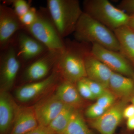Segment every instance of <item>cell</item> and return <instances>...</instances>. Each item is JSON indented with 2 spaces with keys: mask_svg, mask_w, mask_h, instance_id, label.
<instances>
[{
  "mask_svg": "<svg viewBox=\"0 0 134 134\" xmlns=\"http://www.w3.org/2000/svg\"><path fill=\"white\" fill-rule=\"evenodd\" d=\"M19 106L8 91L1 90L0 93V133H10ZM10 134V133H9Z\"/></svg>",
  "mask_w": 134,
  "mask_h": 134,
  "instance_id": "cell-14",
  "label": "cell"
},
{
  "mask_svg": "<svg viewBox=\"0 0 134 134\" xmlns=\"http://www.w3.org/2000/svg\"><path fill=\"white\" fill-rule=\"evenodd\" d=\"M108 90L120 99L130 100L134 91L132 78L113 72L108 85Z\"/></svg>",
  "mask_w": 134,
  "mask_h": 134,
  "instance_id": "cell-17",
  "label": "cell"
},
{
  "mask_svg": "<svg viewBox=\"0 0 134 134\" xmlns=\"http://www.w3.org/2000/svg\"><path fill=\"white\" fill-rule=\"evenodd\" d=\"M130 16L129 21L127 25L134 31V14Z\"/></svg>",
  "mask_w": 134,
  "mask_h": 134,
  "instance_id": "cell-32",
  "label": "cell"
},
{
  "mask_svg": "<svg viewBox=\"0 0 134 134\" xmlns=\"http://www.w3.org/2000/svg\"><path fill=\"white\" fill-rule=\"evenodd\" d=\"M24 26L20 18L13 8L8 5H0V49H5L18 31L23 30Z\"/></svg>",
  "mask_w": 134,
  "mask_h": 134,
  "instance_id": "cell-11",
  "label": "cell"
},
{
  "mask_svg": "<svg viewBox=\"0 0 134 134\" xmlns=\"http://www.w3.org/2000/svg\"><path fill=\"white\" fill-rule=\"evenodd\" d=\"M118 8L129 16L134 14V0H122Z\"/></svg>",
  "mask_w": 134,
  "mask_h": 134,
  "instance_id": "cell-28",
  "label": "cell"
},
{
  "mask_svg": "<svg viewBox=\"0 0 134 134\" xmlns=\"http://www.w3.org/2000/svg\"><path fill=\"white\" fill-rule=\"evenodd\" d=\"M3 3L5 5H12L13 9L19 18L26 14L31 7V2L25 0H8L4 1Z\"/></svg>",
  "mask_w": 134,
  "mask_h": 134,
  "instance_id": "cell-22",
  "label": "cell"
},
{
  "mask_svg": "<svg viewBox=\"0 0 134 134\" xmlns=\"http://www.w3.org/2000/svg\"><path fill=\"white\" fill-rule=\"evenodd\" d=\"M83 11L113 31L127 25L130 16L108 0H85Z\"/></svg>",
  "mask_w": 134,
  "mask_h": 134,
  "instance_id": "cell-5",
  "label": "cell"
},
{
  "mask_svg": "<svg viewBox=\"0 0 134 134\" xmlns=\"http://www.w3.org/2000/svg\"><path fill=\"white\" fill-rule=\"evenodd\" d=\"M107 110L95 103L86 108L85 115L90 120L95 119L101 116Z\"/></svg>",
  "mask_w": 134,
  "mask_h": 134,
  "instance_id": "cell-25",
  "label": "cell"
},
{
  "mask_svg": "<svg viewBox=\"0 0 134 134\" xmlns=\"http://www.w3.org/2000/svg\"><path fill=\"white\" fill-rule=\"evenodd\" d=\"M65 42L56 68L62 79L76 83L86 77L85 61L91 47L76 40H67Z\"/></svg>",
  "mask_w": 134,
  "mask_h": 134,
  "instance_id": "cell-1",
  "label": "cell"
},
{
  "mask_svg": "<svg viewBox=\"0 0 134 134\" xmlns=\"http://www.w3.org/2000/svg\"><path fill=\"white\" fill-rule=\"evenodd\" d=\"M73 34L75 40L78 42L97 44L119 52V42L114 31L83 12Z\"/></svg>",
  "mask_w": 134,
  "mask_h": 134,
  "instance_id": "cell-2",
  "label": "cell"
},
{
  "mask_svg": "<svg viewBox=\"0 0 134 134\" xmlns=\"http://www.w3.org/2000/svg\"><path fill=\"white\" fill-rule=\"evenodd\" d=\"M129 100L120 99L116 101L100 117L91 120V126L100 134H114L123 119V111Z\"/></svg>",
  "mask_w": 134,
  "mask_h": 134,
  "instance_id": "cell-10",
  "label": "cell"
},
{
  "mask_svg": "<svg viewBox=\"0 0 134 134\" xmlns=\"http://www.w3.org/2000/svg\"><path fill=\"white\" fill-rule=\"evenodd\" d=\"M130 100L132 102V104H133L134 105V95L132 96V97L130 98Z\"/></svg>",
  "mask_w": 134,
  "mask_h": 134,
  "instance_id": "cell-33",
  "label": "cell"
},
{
  "mask_svg": "<svg viewBox=\"0 0 134 134\" xmlns=\"http://www.w3.org/2000/svg\"><path fill=\"white\" fill-rule=\"evenodd\" d=\"M22 64L11 43L0 54L1 90L8 91L14 86Z\"/></svg>",
  "mask_w": 134,
  "mask_h": 134,
  "instance_id": "cell-8",
  "label": "cell"
},
{
  "mask_svg": "<svg viewBox=\"0 0 134 134\" xmlns=\"http://www.w3.org/2000/svg\"><path fill=\"white\" fill-rule=\"evenodd\" d=\"M38 125L33 107L19 106L9 134H26Z\"/></svg>",
  "mask_w": 134,
  "mask_h": 134,
  "instance_id": "cell-16",
  "label": "cell"
},
{
  "mask_svg": "<svg viewBox=\"0 0 134 134\" xmlns=\"http://www.w3.org/2000/svg\"><path fill=\"white\" fill-rule=\"evenodd\" d=\"M37 10L35 8L31 7L26 14L20 18L24 28L30 26L35 22L37 18Z\"/></svg>",
  "mask_w": 134,
  "mask_h": 134,
  "instance_id": "cell-27",
  "label": "cell"
},
{
  "mask_svg": "<svg viewBox=\"0 0 134 134\" xmlns=\"http://www.w3.org/2000/svg\"><path fill=\"white\" fill-rule=\"evenodd\" d=\"M132 79H133V82H134V76L133 77V78H132ZM133 95H134V91L133 93V95H132V96H133Z\"/></svg>",
  "mask_w": 134,
  "mask_h": 134,
  "instance_id": "cell-34",
  "label": "cell"
},
{
  "mask_svg": "<svg viewBox=\"0 0 134 134\" xmlns=\"http://www.w3.org/2000/svg\"><path fill=\"white\" fill-rule=\"evenodd\" d=\"M119 45V52L134 68V31L125 25L114 31Z\"/></svg>",
  "mask_w": 134,
  "mask_h": 134,
  "instance_id": "cell-18",
  "label": "cell"
},
{
  "mask_svg": "<svg viewBox=\"0 0 134 134\" xmlns=\"http://www.w3.org/2000/svg\"><path fill=\"white\" fill-rule=\"evenodd\" d=\"M65 105L55 94L40 100L33 106L39 125L48 126Z\"/></svg>",
  "mask_w": 134,
  "mask_h": 134,
  "instance_id": "cell-13",
  "label": "cell"
},
{
  "mask_svg": "<svg viewBox=\"0 0 134 134\" xmlns=\"http://www.w3.org/2000/svg\"><path fill=\"white\" fill-rule=\"evenodd\" d=\"M59 134H94L86 125L81 113L76 109L66 128Z\"/></svg>",
  "mask_w": 134,
  "mask_h": 134,
  "instance_id": "cell-21",
  "label": "cell"
},
{
  "mask_svg": "<svg viewBox=\"0 0 134 134\" xmlns=\"http://www.w3.org/2000/svg\"><path fill=\"white\" fill-rule=\"evenodd\" d=\"M10 43L14 47L17 57L22 65L29 64L49 50L24 30L17 32Z\"/></svg>",
  "mask_w": 134,
  "mask_h": 134,
  "instance_id": "cell-6",
  "label": "cell"
},
{
  "mask_svg": "<svg viewBox=\"0 0 134 134\" xmlns=\"http://www.w3.org/2000/svg\"><path fill=\"white\" fill-rule=\"evenodd\" d=\"M55 95L65 104L78 109L83 103L75 83L63 79L57 86Z\"/></svg>",
  "mask_w": 134,
  "mask_h": 134,
  "instance_id": "cell-19",
  "label": "cell"
},
{
  "mask_svg": "<svg viewBox=\"0 0 134 134\" xmlns=\"http://www.w3.org/2000/svg\"><path fill=\"white\" fill-rule=\"evenodd\" d=\"M23 30L38 40L49 50L63 51L65 47V40L59 33L52 20L47 8L37 10L36 21Z\"/></svg>",
  "mask_w": 134,
  "mask_h": 134,
  "instance_id": "cell-4",
  "label": "cell"
},
{
  "mask_svg": "<svg viewBox=\"0 0 134 134\" xmlns=\"http://www.w3.org/2000/svg\"><path fill=\"white\" fill-rule=\"evenodd\" d=\"M75 85L78 92L82 98L90 100L97 99L83 78L77 82Z\"/></svg>",
  "mask_w": 134,
  "mask_h": 134,
  "instance_id": "cell-24",
  "label": "cell"
},
{
  "mask_svg": "<svg viewBox=\"0 0 134 134\" xmlns=\"http://www.w3.org/2000/svg\"><path fill=\"white\" fill-rule=\"evenodd\" d=\"M47 8L60 36L74 33L83 12L78 0H47Z\"/></svg>",
  "mask_w": 134,
  "mask_h": 134,
  "instance_id": "cell-3",
  "label": "cell"
},
{
  "mask_svg": "<svg viewBox=\"0 0 134 134\" xmlns=\"http://www.w3.org/2000/svg\"><path fill=\"white\" fill-rule=\"evenodd\" d=\"M126 126L129 131H134V116L127 120Z\"/></svg>",
  "mask_w": 134,
  "mask_h": 134,
  "instance_id": "cell-31",
  "label": "cell"
},
{
  "mask_svg": "<svg viewBox=\"0 0 134 134\" xmlns=\"http://www.w3.org/2000/svg\"><path fill=\"white\" fill-rule=\"evenodd\" d=\"M90 52L113 72L132 78L134 76L133 67L119 52L110 50L97 44H92Z\"/></svg>",
  "mask_w": 134,
  "mask_h": 134,
  "instance_id": "cell-9",
  "label": "cell"
},
{
  "mask_svg": "<svg viewBox=\"0 0 134 134\" xmlns=\"http://www.w3.org/2000/svg\"><path fill=\"white\" fill-rule=\"evenodd\" d=\"M123 118L128 119L134 116V105L133 104L127 105L123 112Z\"/></svg>",
  "mask_w": 134,
  "mask_h": 134,
  "instance_id": "cell-30",
  "label": "cell"
},
{
  "mask_svg": "<svg viewBox=\"0 0 134 134\" xmlns=\"http://www.w3.org/2000/svg\"><path fill=\"white\" fill-rule=\"evenodd\" d=\"M63 51L48 50L29 63L23 73L22 80L27 83L46 78L55 68Z\"/></svg>",
  "mask_w": 134,
  "mask_h": 134,
  "instance_id": "cell-7",
  "label": "cell"
},
{
  "mask_svg": "<svg viewBox=\"0 0 134 134\" xmlns=\"http://www.w3.org/2000/svg\"><path fill=\"white\" fill-rule=\"evenodd\" d=\"M61 78L55 66L52 72L46 78L38 81L24 84L18 88L15 92L16 98L22 103L29 102L56 85Z\"/></svg>",
  "mask_w": 134,
  "mask_h": 134,
  "instance_id": "cell-12",
  "label": "cell"
},
{
  "mask_svg": "<svg viewBox=\"0 0 134 134\" xmlns=\"http://www.w3.org/2000/svg\"><path fill=\"white\" fill-rule=\"evenodd\" d=\"M26 134H54L48 127L38 125L36 128Z\"/></svg>",
  "mask_w": 134,
  "mask_h": 134,
  "instance_id": "cell-29",
  "label": "cell"
},
{
  "mask_svg": "<svg viewBox=\"0 0 134 134\" xmlns=\"http://www.w3.org/2000/svg\"><path fill=\"white\" fill-rule=\"evenodd\" d=\"M76 109L78 108L65 105L60 112L47 127L54 134L62 133L69 124Z\"/></svg>",
  "mask_w": 134,
  "mask_h": 134,
  "instance_id": "cell-20",
  "label": "cell"
},
{
  "mask_svg": "<svg viewBox=\"0 0 134 134\" xmlns=\"http://www.w3.org/2000/svg\"><path fill=\"white\" fill-rule=\"evenodd\" d=\"M116 98L115 95L108 90L97 99L96 103L101 107L107 110L116 102Z\"/></svg>",
  "mask_w": 134,
  "mask_h": 134,
  "instance_id": "cell-23",
  "label": "cell"
},
{
  "mask_svg": "<svg viewBox=\"0 0 134 134\" xmlns=\"http://www.w3.org/2000/svg\"><path fill=\"white\" fill-rule=\"evenodd\" d=\"M90 51L86 54L85 61L86 77L108 89L109 81L113 71L93 56Z\"/></svg>",
  "mask_w": 134,
  "mask_h": 134,
  "instance_id": "cell-15",
  "label": "cell"
},
{
  "mask_svg": "<svg viewBox=\"0 0 134 134\" xmlns=\"http://www.w3.org/2000/svg\"><path fill=\"white\" fill-rule=\"evenodd\" d=\"M83 79L88 85L92 92L97 99L103 95L108 90V89L106 88L100 84L90 80L87 77L84 78Z\"/></svg>",
  "mask_w": 134,
  "mask_h": 134,
  "instance_id": "cell-26",
  "label": "cell"
}]
</instances>
